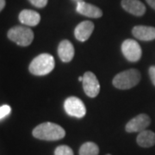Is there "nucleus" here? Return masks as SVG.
<instances>
[{
	"instance_id": "obj_9",
	"label": "nucleus",
	"mask_w": 155,
	"mask_h": 155,
	"mask_svg": "<svg viewBox=\"0 0 155 155\" xmlns=\"http://www.w3.org/2000/svg\"><path fill=\"white\" fill-rule=\"evenodd\" d=\"M77 11L79 14L91 18H99L103 16V11L101 9L84 1L78 2Z\"/></svg>"
},
{
	"instance_id": "obj_22",
	"label": "nucleus",
	"mask_w": 155,
	"mask_h": 155,
	"mask_svg": "<svg viewBox=\"0 0 155 155\" xmlns=\"http://www.w3.org/2000/svg\"><path fill=\"white\" fill-rule=\"evenodd\" d=\"M5 6V0H0V11H2Z\"/></svg>"
},
{
	"instance_id": "obj_12",
	"label": "nucleus",
	"mask_w": 155,
	"mask_h": 155,
	"mask_svg": "<svg viewBox=\"0 0 155 155\" xmlns=\"http://www.w3.org/2000/svg\"><path fill=\"white\" fill-rule=\"evenodd\" d=\"M132 33L135 38L140 41H148L155 39V28L153 27L143 26V25L135 26L132 29Z\"/></svg>"
},
{
	"instance_id": "obj_10",
	"label": "nucleus",
	"mask_w": 155,
	"mask_h": 155,
	"mask_svg": "<svg viewBox=\"0 0 155 155\" xmlns=\"http://www.w3.org/2000/svg\"><path fill=\"white\" fill-rule=\"evenodd\" d=\"M94 30V24L91 21H84L78 24L74 30V35L80 41H87Z\"/></svg>"
},
{
	"instance_id": "obj_13",
	"label": "nucleus",
	"mask_w": 155,
	"mask_h": 155,
	"mask_svg": "<svg viewBox=\"0 0 155 155\" xmlns=\"http://www.w3.org/2000/svg\"><path fill=\"white\" fill-rule=\"evenodd\" d=\"M58 54L63 62H70L74 57V48L68 40H63L59 44Z\"/></svg>"
},
{
	"instance_id": "obj_14",
	"label": "nucleus",
	"mask_w": 155,
	"mask_h": 155,
	"mask_svg": "<svg viewBox=\"0 0 155 155\" xmlns=\"http://www.w3.org/2000/svg\"><path fill=\"white\" fill-rule=\"evenodd\" d=\"M19 21L27 26H36L41 21V16L38 12L32 10H23L19 14Z\"/></svg>"
},
{
	"instance_id": "obj_24",
	"label": "nucleus",
	"mask_w": 155,
	"mask_h": 155,
	"mask_svg": "<svg viewBox=\"0 0 155 155\" xmlns=\"http://www.w3.org/2000/svg\"><path fill=\"white\" fill-rule=\"evenodd\" d=\"M73 1H75V2H81V1H83V0H73Z\"/></svg>"
},
{
	"instance_id": "obj_3",
	"label": "nucleus",
	"mask_w": 155,
	"mask_h": 155,
	"mask_svg": "<svg viewBox=\"0 0 155 155\" xmlns=\"http://www.w3.org/2000/svg\"><path fill=\"white\" fill-rule=\"evenodd\" d=\"M140 80V73L137 69H129L116 74L113 78V85L120 90H127L137 85Z\"/></svg>"
},
{
	"instance_id": "obj_19",
	"label": "nucleus",
	"mask_w": 155,
	"mask_h": 155,
	"mask_svg": "<svg viewBox=\"0 0 155 155\" xmlns=\"http://www.w3.org/2000/svg\"><path fill=\"white\" fill-rule=\"evenodd\" d=\"M34 6L37 8H44L48 5V0H28Z\"/></svg>"
},
{
	"instance_id": "obj_20",
	"label": "nucleus",
	"mask_w": 155,
	"mask_h": 155,
	"mask_svg": "<svg viewBox=\"0 0 155 155\" xmlns=\"http://www.w3.org/2000/svg\"><path fill=\"white\" fill-rule=\"evenodd\" d=\"M149 76L152 80V83L155 86V66H152L149 68Z\"/></svg>"
},
{
	"instance_id": "obj_11",
	"label": "nucleus",
	"mask_w": 155,
	"mask_h": 155,
	"mask_svg": "<svg viewBox=\"0 0 155 155\" xmlns=\"http://www.w3.org/2000/svg\"><path fill=\"white\" fill-rule=\"evenodd\" d=\"M122 6L127 12L136 17H141L146 12V6L140 0H122Z\"/></svg>"
},
{
	"instance_id": "obj_6",
	"label": "nucleus",
	"mask_w": 155,
	"mask_h": 155,
	"mask_svg": "<svg viewBox=\"0 0 155 155\" xmlns=\"http://www.w3.org/2000/svg\"><path fill=\"white\" fill-rule=\"evenodd\" d=\"M122 51L124 57L131 62L138 61L142 55L141 48L137 41L132 39H127L122 44Z\"/></svg>"
},
{
	"instance_id": "obj_8",
	"label": "nucleus",
	"mask_w": 155,
	"mask_h": 155,
	"mask_svg": "<svg viewBox=\"0 0 155 155\" xmlns=\"http://www.w3.org/2000/svg\"><path fill=\"white\" fill-rule=\"evenodd\" d=\"M151 123V119L146 114H140L133 119H131L126 124V131L128 133H134V132H141L146 130Z\"/></svg>"
},
{
	"instance_id": "obj_16",
	"label": "nucleus",
	"mask_w": 155,
	"mask_h": 155,
	"mask_svg": "<svg viewBox=\"0 0 155 155\" xmlns=\"http://www.w3.org/2000/svg\"><path fill=\"white\" fill-rule=\"evenodd\" d=\"M99 148L94 142H85L79 148V155H98Z\"/></svg>"
},
{
	"instance_id": "obj_5",
	"label": "nucleus",
	"mask_w": 155,
	"mask_h": 155,
	"mask_svg": "<svg viewBox=\"0 0 155 155\" xmlns=\"http://www.w3.org/2000/svg\"><path fill=\"white\" fill-rule=\"evenodd\" d=\"M65 110L69 116L82 118L86 114V108L82 100L76 97H68L64 103Z\"/></svg>"
},
{
	"instance_id": "obj_15",
	"label": "nucleus",
	"mask_w": 155,
	"mask_h": 155,
	"mask_svg": "<svg viewBox=\"0 0 155 155\" xmlns=\"http://www.w3.org/2000/svg\"><path fill=\"white\" fill-rule=\"evenodd\" d=\"M136 141L141 147H151L155 145V134L150 130H143L138 134Z\"/></svg>"
},
{
	"instance_id": "obj_18",
	"label": "nucleus",
	"mask_w": 155,
	"mask_h": 155,
	"mask_svg": "<svg viewBox=\"0 0 155 155\" xmlns=\"http://www.w3.org/2000/svg\"><path fill=\"white\" fill-rule=\"evenodd\" d=\"M11 112V108L9 105H2L0 107V119L3 120Z\"/></svg>"
},
{
	"instance_id": "obj_4",
	"label": "nucleus",
	"mask_w": 155,
	"mask_h": 155,
	"mask_svg": "<svg viewBox=\"0 0 155 155\" xmlns=\"http://www.w3.org/2000/svg\"><path fill=\"white\" fill-rule=\"evenodd\" d=\"M8 38L22 47L31 44L34 40L33 31L25 26H16L8 31Z\"/></svg>"
},
{
	"instance_id": "obj_17",
	"label": "nucleus",
	"mask_w": 155,
	"mask_h": 155,
	"mask_svg": "<svg viewBox=\"0 0 155 155\" xmlns=\"http://www.w3.org/2000/svg\"><path fill=\"white\" fill-rule=\"evenodd\" d=\"M54 155H73V152L71 147L66 145L59 146L54 151Z\"/></svg>"
},
{
	"instance_id": "obj_2",
	"label": "nucleus",
	"mask_w": 155,
	"mask_h": 155,
	"mask_svg": "<svg viewBox=\"0 0 155 155\" xmlns=\"http://www.w3.org/2000/svg\"><path fill=\"white\" fill-rule=\"evenodd\" d=\"M55 66L54 57L49 54L36 56L29 65V72L36 76H43L51 72Z\"/></svg>"
},
{
	"instance_id": "obj_7",
	"label": "nucleus",
	"mask_w": 155,
	"mask_h": 155,
	"mask_svg": "<svg viewBox=\"0 0 155 155\" xmlns=\"http://www.w3.org/2000/svg\"><path fill=\"white\" fill-rule=\"evenodd\" d=\"M83 88L84 93L90 97H97L100 91V84L93 72H84L83 76Z\"/></svg>"
},
{
	"instance_id": "obj_21",
	"label": "nucleus",
	"mask_w": 155,
	"mask_h": 155,
	"mask_svg": "<svg viewBox=\"0 0 155 155\" xmlns=\"http://www.w3.org/2000/svg\"><path fill=\"white\" fill-rule=\"evenodd\" d=\"M146 1L153 10H155V0H146Z\"/></svg>"
},
{
	"instance_id": "obj_1",
	"label": "nucleus",
	"mask_w": 155,
	"mask_h": 155,
	"mask_svg": "<svg viewBox=\"0 0 155 155\" xmlns=\"http://www.w3.org/2000/svg\"><path fill=\"white\" fill-rule=\"evenodd\" d=\"M66 131L60 125L53 122H43L34 128L33 136L42 140H59L65 137Z\"/></svg>"
},
{
	"instance_id": "obj_25",
	"label": "nucleus",
	"mask_w": 155,
	"mask_h": 155,
	"mask_svg": "<svg viewBox=\"0 0 155 155\" xmlns=\"http://www.w3.org/2000/svg\"><path fill=\"white\" fill-rule=\"evenodd\" d=\"M107 155H111V154H107Z\"/></svg>"
},
{
	"instance_id": "obj_23",
	"label": "nucleus",
	"mask_w": 155,
	"mask_h": 155,
	"mask_svg": "<svg viewBox=\"0 0 155 155\" xmlns=\"http://www.w3.org/2000/svg\"><path fill=\"white\" fill-rule=\"evenodd\" d=\"M78 81H83V77L78 78Z\"/></svg>"
}]
</instances>
